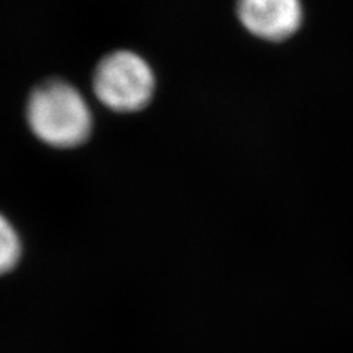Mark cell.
<instances>
[{
    "label": "cell",
    "instance_id": "obj_1",
    "mask_svg": "<svg viewBox=\"0 0 353 353\" xmlns=\"http://www.w3.org/2000/svg\"><path fill=\"white\" fill-rule=\"evenodd\" d=\"M27 121L34 136L49 146L71 149L88 139L93 117L85 99L62 80H49L31 92Z\"/></svg>",
    "mask_w": 353,
    "mask_h": 353
},
{
    "label": "cell",
    "instance_id": "obj_2",
    "mask_svg": "<svg viewBox=\"0 0 353 353\" xmlns=\"http://www.w3.org/2000/svg\"><path fill=\"white\" fill-rule=\"evenodd\" d=\"M93 90L99 101L115 112H136L150 102L154 77L137 53L117 50L96 66Z\"/></svg>",
    "mask_w": 353,
    "mask_h": 353
},
{
    "label": "cell",
    "instance_id": "obj_3",
    "mask_svg": "<svg viewBox=\"0 0 353 353\" xmlns=\"http://www.w3.org/2000/svg\"><path fill=\"white\" fill-rule=\"evenodd\" d=\"M237 14L255 36L283 40L299 28L302 6L301 0H239Z\"/></svg>",
    "mask_w": 353,
    "mask_h": 353
},
{
    "label": "cell",
    "instance_id": "obj_4",
    "mask_svg": "<svg viewBox=\"0 0 353 353\" xmlns=\"http://www.w3.org/2000/svg\"><path fill=\"white\" fill-rule=\"evenodd\" d=\"M22 245L14 225L0 214V275L12 271L21 259Z\"/></svg>",
    "mask_w": 353,
    "mask_h": 353
}]
</instances>
